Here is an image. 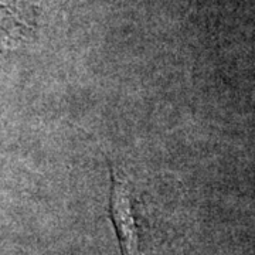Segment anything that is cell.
<instances>
[{"mask_svg":"<svg viewBox=\"0 0 255 255\" xmlns=\"http://www.w3.org/2000/svg\"><path fill=\"white\" fill-rule=\"evenodd\" d=\"M111 173L112 189L110 199V216L117 231L122 255H142L132 187L124 177H121L119 172L115 169H112Z\"/></svg>","mask_w":255,"mask_h":255,"instance_id":"1","label":"cell"}]
</instances>
